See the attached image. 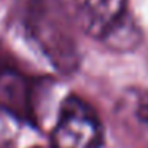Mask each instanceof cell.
<instances>
[{
    "label": "cell",
    "instance_id": "6da1fadb",
    "mask_svg": "<svg viewBox=\"0 0 148 148\" xmlns=\"http://www.w3.org/2000/svg\"><path fill=\"white\" fill-rule=\"evenodd\" d=\"M77 26L91 38L126 48L134 45L135 24L127 11V0H72Z\"/></svg>",
    "mask_w": 148,
    "mask_h": 148
},
{
    "label": "cell",
    "instance_id": "3957f363",
    "mask_svg": "<svg viewBox=\"0 0 148 148\" xmlns=\"http://www.w3.org/2000/svg\"><path fill=\"white\" fill-rule=\"evenodd\" d=\"M0 107L18 118H32L30 84L14 69L0 65Z\"/></svg>",
    "mask_w": 148,
    "mask_h": 148
},
{
    "label": "cell",
    "instance_id": "7a4b0ae2",
    "mask_svg": "<svg viewBox=\"0 0 148 148\" xmlns=\"http://www.w3.org/2000/svg\"><path fill=\"white\" fill-rule=\"evenodd\" d=\"M103 129L99 116L80 97H67L51 132V148H100Z\"/></svg>",
    "mask_w": 148,
    "mask_h": 148
},
{
    "label": "cell",
    "instance_id": "277c9868",
    "mask_svg": "<svg viewBox=\"0 0 148 148\" xmlns=\"http://www.w3.org/2000/svg\"><path fill=\"white\" fill-rule=\"evenodd\" d=\"M123 105L135 131L148 143V94L143 91H131L126 96Z\"/></svg>",
    "mask_w": 148,
    "mask_h": 148
}]
</instances>
